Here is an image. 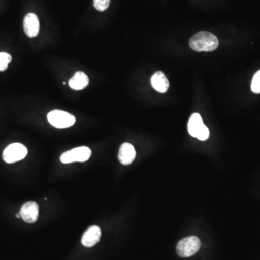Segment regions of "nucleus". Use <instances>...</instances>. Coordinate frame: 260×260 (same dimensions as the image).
<instances>
[{"instance_id":"7ed1b4c3","label":"nucleus","mask_w":260,"mask_h":260,"mask_svg":"<svg viewBox=\"0 0 260 260\" xmlns=\"http://www.w3.org/2000/svg\"><path fill=\"white\" fill-rule=\"evenodd\" d=\"M188 131L191 136L203 141L208 139L210 136L209 129L205 125L201 116L198 113H194L189 118Z\"/></svg>"},{"instance_id":"1a4fd4ad","label":"nucleus","mask_w":260,"mask_h":260,"mask_svg":"<svg viewBox=\"0 0 260 260\" xmlns=\"http://www.w3.org/2000/svg\"><path fill=\"white\" fill-rule=\"evenodd\" d=\"M24 31L28 37L34 38L37 37L39 32L40 25L37 15L34 13H29L24 18L23 21Z\"/></svg>"},{"instance_id":"6e6552de","label":"nucleus","mask_w":260,"mask_h":260,"mask_svg":"<svg viewBox=\"0 0 260 260\" xmlns=\"http://www.w3.org/2000/svg\"><path fill=\"white\" fill-rule=\"evenodd\" d=\"M102 230L97 225L89 227L82 237V244L85 247H92L100 241Z\"/></svg>"},{"instance_id":"f03ea898","label":"nucleus","mask_w":260,"mask_h":260,"mask_svg":"<svg viewBox=\"0 0 260 260\" xmlns=\"http://www.w3.org/2000/svg\"><path fill=\"white\" fill-rule=\"evenodd\" d=\"M49 124L57 129H66L74 125L76 119L68 112L61 110H53L47 115Z\"/></svg>"},{"instance_id":"dca6fc26","label":"nucleus","mask_w":260,"mask_h":260,"mask_svg":"<svg viewBox=\"0 0 260 260\" xmlns=\"http://www.w3.org/2000/svg\"><path fill=\"white\" fill-rule=\"evenodd\" d=\"M16 217H17V218H21V216H20V213L17 214V215H16Z\"/></svg>"},{"instance_id":"f257e3e1","label":"nucleus","mask_w":260,"mask_h":260,"mask_svg":"<svg viewBox=\"0 0 260 260\" xmlns=\"http://www.w3.org/2000/svg\"><path fill=\"white\" fill-rule=\"evenodd\" d=\"M219 41L216 36L208 32H200L194 34L189 40V46L193 50L213 51L218 48Z\"/></svg>"},{"instance_id":"2eb2a0df","label":"nucleus","mask_w":260,"mask_h":260,"mask_svg":"<svg viewBox=\"0 0 260 260\" xmlns=\"http://www.w3.org/2000/svg\"><path fill=\"white\" fill-rule=\"evenodd\" d=\"M111 0H93V5L95 9L99 11H104L109 8Z\"/></svg>"},{"instance_id":"f8f14e48","label":"nucleus","mask_w":260,"mask_h":260,"mask_svg":"<svg viewBox=\"0 0 260 260\" xmlns=\"http://www.w3.org/2000/svg\"><path fill=\"white\" fill-rule=\"evenodd\" d=\"M89 84V78L83 72H77L69 80L70 88L75 90H81L86 88Z\"/></svg>"},{"instance_id":"9d476101","label":"nucleus","mask_w":260,"mask_h":260,"mask_svg":"<svg viewBox=\"0 0 260 260\" xmlns=\"http://www.w3.org/2000/svg\"><path fill=\"white\" fill-rule=\"evenodd\" d=\"M135 157H136V151L133 145L125 143L121 145L119 154H118V158L121 164L125 166L129 165L134 161Z\"/></svg>"},{"instance_id":"ddd939ff","label":"nucleus","mask_w":260,"mask_h":260,"mask_svg":"<svg viewBox=\"0 0 260 260\" xmlns=\"http://www.w3.org/2000/svg\"><path fill=\"white\" fill-rule=\"evenodd\" d=\"M12 61L10 54L5 52H0V71H5Z\"/></svg>"},{"instance_id":"9b49d317","label":"nucleus","mask_w":260,"mask_h":260,"mask_svg":"<svg viewBox=\"0 0 260 260\" xmlns=\"http://www.w3.org/2000/svg\"><path fill=\"white\" fill-rule=\"evenodd\" d=\"M151 85L156 91L160 93H166L169 88V80L161 71L156 72L152 76Z\"/></svg>"},{"instance_id":"39448f33","label":"nucleus","mask_w":260,"mask_h":260,"mask_svg":"<svg viewBox=\"0 0 260 260\" xmlns=\"http://www.w3.org/2000/svg\"><path fill=\"white\" fill-rule=\"evenodd\" d=\"M91 150L88 147H78L63 153L60 157V161L65 164L87 161L91 156Z\"/></svg>"},{"instance_id":"4468645a","label":"nucleus","mask_w":260,"mask_h":260,"mask_svg":"<svg viewBox=\"0 0 260 260\" xmlns=\"http://www.w3.org/2000/svg\"><path fill=\"white\" fill-rule=\"evenodd\" d=\"M251 91L254 93H260V70L256 72L253 77L251 85Z\"/></svg>"},{"instance_id":"20e7f679","label":"nucleus","mask_w":260,"mask_h":260,"mask_svg":"<svg viewBox=\"0 0 260 260\" xmlns=\"http://www.w3.org/2000/svg\"><path fill=\"white\" fill-rule=\"evenodd\" d=\"M201 242L197 237L184 238L179 241L177 246L178 255L181 257H189L199 251Z\"/></svg>"},{"instance_id":"0eeeda50","label":"nucleus","mask_w":260,"mask_h":260,"mask_svg":"<svg viewBox=\"0 0 260 260\" xmlns=\"http://www.w3.org/2000/svg\"><path fill=\"white\" fill-rule=\"evenodd\" d=\"M39 208L36 202L29 201L25 203L20 209V214L24 221L28 223H34L39 218Z\"/></svg>"},{"instance_id":"423d86ee","label":"nucleus","mask_w":260,"mask_h":260,"mask_svg":"<svg viewBox=\"0 0 260 260\" xmlns=\"http://www.w3.org/2000/svg\"><path fill=\"white\" fill-rule=\"evenodd\" d=\"M28 154V149L21 143H13L5 149L3 160L8 164H13L23 160Z\"/></svg>"}]
</instances>
